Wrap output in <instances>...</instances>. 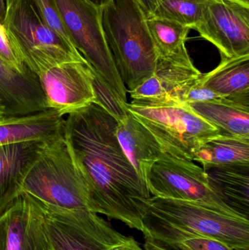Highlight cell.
<instances>
[{
    "label": "cell",
    "instance_id": "obj_1",
    "mask_svg": "<svg viewBox=\"0 0 249 250\" xmlns=\"http://www.w3.org/2000/svg\"><path fill=\"white\" fill-rule=\"evenodd\" d=\"M118 123L93 103L67 115L64 138L87 187L94 212L142 232V204L151 194L118 143Z\"/></svg>",
    "mask_w": 249,
    "mask_h": 250
},
{
    "label": "cell",
    "instance_id": "obj_2",
    "mask_svg": "<svg viewBox=\"0 0 249 250\" xmlns=\"http://www.w3.org/2000/svg\"><path fill=\"white\" fill-rule=\"evenodd\" d=\"M107 45L127 92L153 75L158 54L137 0H111L101 11Z\"/></svg>",
    "mask_w": 249,
    "mask_h": 250
},
{
    "label": "cell",
    "instance_id": "obj_3",
    "mask_svg": "<svg viewBox=\"0 0 249 250\" xmlns=\"http://www.w3.org/2000/svg\"><path fill=\"white\" fill-rule=\"evenodd\" d=\"M21 192L47 207L93 211L87 187L64 132L44 141L25 176Z\"/></svg>",
    "mask_w": 249,
    "mask_h": 250
},
{
    "label": "cell",
    "instance_id": "obj_4",
    "mask_svg": "<svg viewBox=\"0 0 249 250\" xmlns=\"http://www.w3.org/2000/svg\"><path fill=\"white\" fill-rule=\"evenodd\" d=\"M142 210L143 217L192 234L211 238L234 250L249 249L247 217L219 212L191 201L154 196L143 201Z\"/></svg>",
    "mask_w": 249,
    "mask_h": 250
},
{
    "label": "cell",
    "instance_id": "obj_5",
    "mask_svg": "<svg viewBox=\"0 0 249 250\" xmlns=\"http://www.w3.org/2000/svg\"><path fill=\"white\" fill-rule=\"evenodd\" d=\"M127 108L153 135L164 152L178 158L193 161L201 146L219 135L187 104L157 105L132 101Z\"/></svg>",
    "mask_w": 249,
    "mask_h": 250
},
{
    "label": "cell",
    "instance_id": "obj_6",
    "mask_svg": "<svg viewBox=\"0 0 249 250\" xmlns=\"http://www.w3.org/2000/svg\"><path fill=\"white\" fill-rule=\"evenodd\" d=\"M2 25L25 64L38 76L64 63L86 61L44 23L30 0H20L6 12Z\"/></svg>",
    "mask_w": 249,
    "mask_h": 250
},
{
    "label": "cell",
    "instance_id": "obj_7",
    "mask_svg": "<svg viewBox=\"0 0 249 250\" xmlns=\"http://www.w3.org/2000/svg\"><path fill=\"white\" fill-rule=\"evenodd\" d=\"M77 51L109 86L115 96L127 103L124 86L107 45L102 9L89 0H52Z\"/></svg>",
    "mask_w": 249,
    "mask_h": 250
},
{
    "label": "cell",
    "instance_id": "obj_8",
    "mask_svg": "<svg viewBox=\"0 0 249 250\" xmlns=\"http://www.w3.org/2000/svg\"><path fill=\"white\" fill-rule=\"evenodd\" d=\"M145 182L151 196L191 201L219 212L245 217L224 202L209 185L204 169L192 160L164 153L146 172Z\"/></svg>",
    "mask_w": 249,
    "mask_h": 250
},
{
    "label": "cell",
    "instance_id": "obj_9",
    "mask_svg": "<svg viewBox=\"0 0 249 250\" xmlns=\"http://www.w3.org/2000/svg\"><path fill=\"white\" fill-rule=\"evenodd\" d=\"M41 205L54 250H116L128 239L93 211Z\"/></svg>",
    "mask_w": 249,
    "mask_h": 250
},
{
    "label": "cell",
    "instance_id": "obj_10",
    "mask_svg": "<svg viewBox=\"0 0 249 250\" xmlns=\"http://www.w3.org/2000/svg\"><path fill=\"white\" fill-rule=\"evenodd\" d=\"M196 30L221 57L249 54V4L236 0H209Z\"/></svg>",
    "mask_w": 249,
    "mask_h": 250
},
{
    "label": "cell",
    "instance_id": "obj_11",
    "mask_svg": "<svg viewBox=\"0 0 249 250\" xmlns=\"http://www.w3.org/2000/svg\"><path fill=\"white\" fill-rule=\"evenodd\" d=\"M38 77L48 109L61 117L95 103L93 68L86 61L64 63Z\"/></svg>",
    "mask_w": 249,
    "mask_h": 250
},
{
    "label": "cell",
    "instance_id": "obj_12",
    "mask_svg": "<svg viewBox=\"0 0 249 250\" xmlns=\"http://www.w3.org/2000/svg\"><path fill=\"white\" fill-rule=\"evenodd\" d=\"M0 250H53L39 202L22 192L0 215Z\"/></svg>",
    "mask_w": 249,
    "mask_h": 250
},
{
    "label": "cell",
    "instance_id": "obj_13",
    "mask_svg": "<svg viewBox=\"0 0 249 250\" xmlns=\"http://www.w3.org/2000/svg\"><path fill=\"white\" fill-rule=\"evenodd\" d=\"M202 75L191 59L174 60L158 57L153 75L129 93L133 101L151 105L187 104L189 92Z\"/></svg>",
    "mask_w": 249,
    "mask_h": 250
},
{
    "label": "cell",
    "instance_id": "obj_14",
    "mask_svg": "<svg viewBox=\"0 0 249 250\" xmlns=\"http://www.w3.org/2000/svg\"><path fill=\"white\" fill-rule=\"evenodd\" d=\"M0 104L5 117L47 111L39 77L32 71L20 73L0 59Z\"/></svg>",
    "mask_w": 249,
    "mask_h": 250
},
{
    "label": "cell",
    "instance_id": "obj_15",
    "mask_svg": "<svg viewBox=\"0 0 249 250\" xmlns=\"http://www.w3.org/2000/svg\"><path fill=\"white\" fill-rule=\"evenodd\" d=\"M44 141H26L0 146V215L22 193L25 176Z\"/></svg>",
    "mask_w": 249,
    "mask_h": 250
},
{
    "label": "cell",
    "instance_id": "obj_16",
    "mask_svg": "<svg viewBox=\"0 0 249 250\" xmlns=\"http://www.w3.org/2000/svg\"><path fill=\"white\" fill-rule=\"evenodd\" d=\"M116 136L126 157L145 182L147 170L165 153L160 144L130 112L124 121L118 123Z\"/></svg>",
    "mask_w": 249,
    "mask_h": 250
},
{
    "label": "cell",
    "instance_id": "obj_17",
    "mask_svg": "<svg viewBox=\"0 0 249 250\" xmlns=\"http://www.w3.org/2000/svg\"><path fill=\"white\" fill-rule=\"evenodd\" d=\"M64 119L54 110L0 120V146L45 141L64 132Z\"/></svg>",
    "mask_w": 249,
    "mask_h": 250
},
{
    "label": "cell",
    "instance_id": "obj_18",
    "mask_svg": "<svg viewBox=\"0 0 249 250\" xmlns=\"http://www.w3.org/2000/svg\"><path fill=\"white\" fill-rule=\"evenodd\" d=\"M209 185L224 202L249 218V163L203 167Z\"/></svg>",
    "mask_w": 249,
    "mask_h": 250
},
{
    "label": "cell",
    "instance_id": "obj_19",
    "mask_svg": "<svg viewBox=\"0 0 249 250\" xmlns=\"http://www.w3.org/2000/svg\"><path fill=\"white\" fill-rule=\"evenodd\" d=\"M200 83L226 99L249 105V54L222 57L216 68L202 75Z\"/></svg>",
    "mask_w": 249,
    "mask_h": 250
},
{
    "label": "cell",
    "instance_id": "obj_20",
    "mask_svg": "<svg viewBox=\"0 0 249 250\" xmlns=\"http://www.w3.org/2000/svg\"><path fill=\"white\" fill-rule=\"evenodd\" d=\"M187 105L214 126L219 135L249 139V105L225 98Z\"/></svg>",
    "mask_w": 249,
    "mask_h": 250
},
{
    "label": "cell",
    "instance_id": "obj_21",
    "mask_svg": "<svg viewBox=\"0 0 249 250\" xmlns=\"http://www.w3.org/2000/svg\"><path fill=\"white\" fill-rule=\"evenodd\" d=\"M143 234L164 250H234L211 238L192 234L160 222L143 217Z\"/></svg>",
    "mask_w": 249,
    "mask_h": 250
},
{
    "label": "cell",
    "instance_id": "obj_22",
    "mask_svg": "<svg viewBox=\"0 0 249 250\" xmlns=\"http://www.w3.org/2000/svg\"><path fill=\"white\" fill-rule=\"evenodd\" d=\"M146 23L158 57L174 60L191 59L186 47L190 28L155 16L146 18Z\"/></svg>",
    "mask_w": 249,
    "mask_h": 250
},
{
    "label": "cell",
    "instance_id": "obj_23",
    "mask_svg": "<svg viewBox=\"0 0 249 250\" xmlns=\"http://www.w3.org/2000/svg\"><path fill=\"white\" fill-rule=\"evenodd\" d=\"M193 161L203 167L230 163H249V139L217 135L208 140L194 155Z\"/></svg>",
    "mask_w": 249,
    "mask_h": 250
},
{
    "label": "cell",
    "instance_id": "obj_24",
    "mask_svg": "<svg viewBox=\"0 0 249 250\" xmlns=\"http://www.w3.org/2000/svg\"><path fill=\"white\" fill-rule=\"evenodd\" d=\"M209 0H161L152 16L165 18L195 29Z\"/></svg>",
    "mask_w": 249,
    "mask_h": 250
},
{
    "label": "cell",
    "instance_id": "obj_25",
    "mask_svg": "<svg viewBox=\"0 0 249 250\" xmlns=\"http://www.w3.org/2000/svg\"><path fill=\"white\" fill-rule=\"evenodd\" d=\"M95 104L102 107L108 114H111L118 123L124 121L128 115L127 104L122 102L111 91L109 86L99 77L93 69L92 78Z\"/></svg>",
    "mask_w": 249,
    "mask_h": 250
},
{
    "label": "cell",
    "instance_id": "obj_26",
    "mask_svg": "<svg viewBox=\"0 0 249 250\" xmlns=\"http://www.w3.org/2000/svg\"><path fill=\"white\" fill-rule=\"evenodd\" d=\"M30 1L35 6L39 17L41 18L44 23L67 46L70 47L72 49L77 51L52 0H30Z\"/></svg>",
    "mask_w": 249,
    "mask_h": 250
},
{
    "label": "cell",
    "instance_id": "obj_27",
    "mask_svg": "<svg viewBox=\"0 0 249 250\" xmlns=\"http://www.w3.org/2000/svg\"><path fill=\"white\" fill-rule=\"evenodd\" d=\"M0 59L20 73L32 71L25 64L21 55L15 48L6 33L3 25L0 23Z\"/></svg>",
    "mask_w": 249,
    "mask_h": 250
},
{
    "label": "cell",
    "instance_id": "obj_28",
    "mask_svg": "<svg viewBox=\"0 0 249 250\" xmlns=\"http://www.w3.org/2000/svg\"><path fill=\"white\" fill-rule=\"evenodd\" d=\"M221 98H223V97L213 92L209 88L200 84V80H199V82L189 92L186 99V104L208 102V101H215Z\"/></svg>",
    "mask_w": 249,
    "mask_h": 250
},
{
    "label": "cell",
    "instance_id": "obj_29",
    "mask_svg": "<svg viewBox=\"0 0 249 250\" xmlns=\"http://www.w3.org/2000/svg\"><path fill=\"white\" fill-rule=\"evenodd\" d=\"M146 18L152 16L161 0H137Z\"/></svg>",
    "mask_w": 249,
    "mask_h": 250
},
{
    "label": "cell",
    "instance_id": "obj_30",
    "mask_svg": "<svg viewBox=\"0 0 249 250\" xmlns=\"http://www.w3.org/2000/svg\"><path fill=\"white\" fill-rule=\"evenodd\" d=\"M124 250H143L134 238L128 237L127 242L123 245Z\"/></svg>",
    "mask_w": 249,
    "mask_h": 250
},
{
    "label": "cell",
    "instance_id": "obj_31",
    "mask_svg": "<svg viewBox=\"0 0 249 250\" xmlns=\"http://www.w3.org/2000/svg\"><path fill=\"white\" fill-rule=\"evenodd\" d=\"M6 15L5 0H0V23L2 24Z\"/></svg>",
    "mask_w": 249,
    "mask_h": 250
},
{
    "label": "cell",
    "instance_id": "obj_32",
    "mask_svg": "<svg viewBox=\"0 0 249 250\" xmlns=\"http://www.w3.org/2000/svg\"><path fill=\"white\" fill-rule=\"evenodd\" d=\"M144 250H164L158 248L154 244L151 242L150 241L145 239Z\"/></svg>",
    "mask_w": 249,
    "mask_h": 250
},
{
    "label": "cell",
    "instance_id": "obj_33",
    "mask_svg": "<svg viewBox=\"0 0 249 250\" xmlns=\"http://www.w3.org/2000/svg\"><path fill=\"white\" fill-rule=\"evenodd\" d=\"M89 1L92 3V4L96 5V7H99L102 9V7H105L111 0H89Z\"/></svg>",
    "mask_w": 249,
    "mask_h": 250
},
{
    "label": "cell",
    "instance_id": "obj_34",
    "mask_svg": "<svg viewBox=\"0 0 249 250\" xmlns=\"http://www.w3.org/2000/svg\"><path fill=\"white\" fill-rule=\"evenodd\" d=\"M20 0H5L6 12L12 10Z\"/></svg>",
    "mask_w": 249,
    "mask_h": 250
},
{
    "label": "cell",
    "instance_id": "obj_35",
    "mask_svg": "<svg viewBox=\"0 0 249 250\" xmlns=\"http://www.w3.org/2000/svg\"><path fill=\"white\" fill-rule=\"evenodd\" d=\"M4 117H5V114H4V108H3L2 105H1V104H0V120L4 118Z\"/></svg>",
    "mask_w": 249,
    "mask_h": 250
},
{
    "label": "cell",
    "instance_id": "obj_36",
    "mask_svg": "<svg viewBox=\"0 0 249 250\" xmlns=\"http://www.w3.org/2000/svg\"><path fill=\"white\" fill-rule=\"evenodd\" d=\"M236 1H240L243 4H249V0H236Z\"/></svg>",
    "mask_w": 249,
    "mask_h": 250
},
{
    "label": "cell",
    "instance_id": "obj_37",
    "mask_svg": "<svg viewBox=\"0 0 249 250\" xmlns=\"http://www.w3.org/2000/svg\"><path fill=\"white\" fill-rule=\"evenodd\" d=\"M116 250H124V248H123V246L120 247Z\"/></svg>",
    "mask_w": 249,
    "mask_h": 250
},
{
    "label": "cell",
    "instance_id": "obj_38",
    "mask_svg": "<svg viewBox=\"0 0 249 250\" xmlns=\"http://www.w3.org/2000/svg\"></svg>",
    "mask_w": 249,
    "mask_h": 250
}]
</instances>
